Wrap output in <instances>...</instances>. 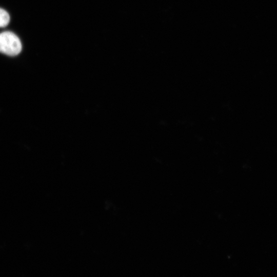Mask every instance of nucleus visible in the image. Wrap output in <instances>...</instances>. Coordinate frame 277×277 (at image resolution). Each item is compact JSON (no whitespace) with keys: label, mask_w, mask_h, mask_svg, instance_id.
I'll list each match as a JSON object with an SVG mask.
<instances>
[{"label":"nucleus","mask_w":277,"mask_h":277,"mask_svg":"<svg viewBox=\"0 0 277 277\" xmlns=\"http://www.w3.org/2000/svg\"><path fill=\"white\" fill-rule=\"evenodd\" d=\"M10 22V16L4 9L0 8V27H4L8 25Z\"/></svg>","instance_id":"2"},{"label":"nucleus","mask_w":277,"mask_h":277,"mask_svg":"<svg viewBox=\"0 0 277 277\" xmlns=\"http://www.w3.org/2000/svg\"><path fill=\"white\" fill-rule=\"evenodd\" d=\"M22 47L20 39L13 33L4 31L0 33V52L14 56L20 53Z\"/></svg>","instance_id":"1"}]
</instances>
